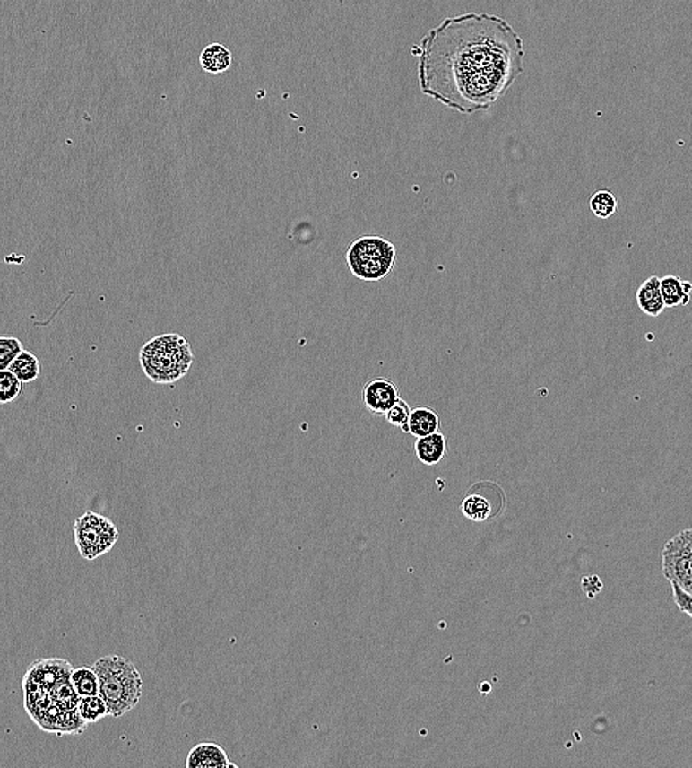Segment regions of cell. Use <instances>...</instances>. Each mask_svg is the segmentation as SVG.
<instances>
[{"label":"cell","instance_id":"cell-19","mask_svg":"<svg viewBox=\"0 0 692 768\" xmlns=\"http://www.w3.org/2000/svg\"><path fill=\"white\" fill-rule=\"evenodd\" d=\"M22 392V381L11 370L0 371V402L9 404Z\"/></svg>","mask_w":692,"mask_h":768},{"label":"cell","instance_id":"cell-21","mask_svg":"<svg viewBox=\"0 0 692 768\" xmlns=\"http://www.w3.org/2000/svg\"><path fill=\"white\" fill-rule=\"evenodd\" d=\"M411 408H409L408 404H406L403 399H399L396 402V406H393L387 414H385V418H387V422L392 424V426L402 427L408 424L409 418H411Z\"/></svg>","mask_w":692,"mask_h":768},{"label":"cell","instance_id":"cell-11","mask_svg":"<svg viewBox=\"0 0 692 768\" xmlns=\"http://www.w3.org/2000/svg\"><path fill=\"white\" fill-rule=\"evenodd\" d=\"M447 452V439L440 432L418 438L415 442L417 458L426 466H436L440 463Z\"/></svg>","mask_w":692,"mask_h":768},{"label":"cell","instance_id":"cell-23","mask_svg":"<svg viewBox=\"0 0 692 768\" xmlns=\"http://www.w3.org/2000/svg\"><path fill=\"white\" fill-rule=\"evenodd\" d=\"M582 589H584V593H586L589 598H597L598 594L601 593V589H602V582H601L600 576H584V580H582Z\"/></svg>","mask_w":692,"mask_h":768},{"label":"cell","instance_id":"cell-2","mask_svg":"<svg viewBox=\"0 0 692 768\" xmlns=\"http://www.w3.org/2000/svg\"><path fill=\"white\" fill-rule=\"evenodd\" d=\"M92 668L99 676V694L111 717L120 719L138 706L143 683L134 662L123 656L107 655L93 662Z\"/></svg>","mask_w":692,"mask_h":768},{"label":"cell","instance_id":"cell-7","mask_svg":"<svg viewBox=\"0 0 692 768\" xmlns=\"http://www.w3.org/2000/svg\"><path fill=\"white\" fill-rule=\"evenodd\" d=\"M401 399L399 388L396 384L384 377H376L368 381L363 388V404L369 413L376 415H385V414L396 406Z\"/></svg>","mask_w":692,"mask_h":768},{"label":"cell","instance_id":"cell-12","mask_svg":"<svg viewBox=\"0 0 692 768\" xmlns=\"http://www.w3.org/2000/svg\"><path fill=\"white\" fill-rule=\"evenodd\" d=\"M440 424H442L440 417L434 409L428 408V406H420V408L413 409L408 424L402 426L401 429L406 433L413 434L415 438H424L428 434L440 432Z\"/></svg>","mask_w":692,"mask_h":768},{"label":"cell","instance_id":"cell-4","mask_svg":"<svg viewBox=\"0 0 692 768\" xmlns=\"http://www.w3.org/2000/svg\"><path fill=\"white\" fill-rule=\"evenodd\" d=\"M346 262L359 280L380 281L396 266V247L380 235H363L351 242Z\"/></svg>","mask_w":692,"mask_h":768},{"label":"cell","instance_id":"cell-20","mask_svg":"<svg viewBox=\"0 0 692 768\" xmlns=\"http://www.w3.org/2000/svg\"><path fill=\"white\" fill-rule=\"evenodd\" d=\"M22 351V343L17 337H0V371L8 370Z\"/></svg>","mask_w":692,"mask_h":768},{"label":"cell","instance_id":"cell-5","mask_svg":"<svg viewBox=\"0 0 692 768\" xmlns=\"http://www.w3.org/2000/svg\"><path fill=\"white\" fill-rule=\"evenodd\" d=\"M74 539L80 555L86 560H95L117 543L118 529L109 519L86 511L75 520Z\"/></svg>","mask_w":692,"mask_h":768},{"label":"cell","instance_id":"cell-22","mask_svg":"<svg viewBox=\"0 0 692 768\" xmlns=\"http://www.w3.org/2000/svg\"><path fill=\"white\" fill-rule=\"evenodd\" d=\"M670 585L671 591H673V598H675L678 609H679L680 612H684L685 615H688L689 618L692 619V596H689L688 593H685L684 589H679L678 585Z\"/></svg>","mask_w":692,"mask_h":768},{"label":"cell","instance_id":"cell-13","mask_svg":"<svg viewBox=\"0 0 692 768\" xmlns=\"http://www.w3.org/2000/svg\"><path fill=\"white\" fill-rule=\"evenodd\" d=\"M232 52L225 45L212 43L200 55L201 68L209 74H221L232 67Z\"/></svg>","mask_w":692,"mask_h":768},{"label":"cell","instance_id":"cell-15","mask_svg":"<svg viewBox=\"0 0 692 768\" xmlns=\"http://www.w3.org/2000/svg\"><path fill=\"white\" fill-rule=\"evenodd\" d=\"M70 680L80 697L99 694V676L92 667H80L73 669Z\"/></svg>","mask_w":692,"mask_h":768},{"label":"cell","instance_id":"cell-8","mask_svg":"<svg viewBox=\"0 0 692 768\" xmlns=\"http://www.w3.org/2000/svg\"><path fill=\"white\" fill-rule=\"evenodd\" d=\"M489 484H479L470 491L465 502H463V511L467 518L474 522H484L488 519L495 518L501 514L504 509V493H499L495 498H489Z\"/></svg>","mask_w":692,"mask_h":768},{"label":"cell","instance_id":"cell-9","mask_svg":"<svg viewBox=\"0 0 692 768\" xmlns=\"http://www.w3.org/2000/svg\"><path fill=\"white\" fill-rule=\"evenodd\" d=\"M185 765L188 768H238L228 760L225 749L213 742H203L192 747Z\"/></svg>","mask_w":692,"mask_h":768},{"label":"cell","instance_id":"cell-3","mask_svg":"<svg viewBox=\"0 0 692 768\" xmlns=\"http://www.w3.org/2000/svg\"><path fill=\"white\" fill-rule=\"evenodd\" d=\"M139 361L152 383L173 384L188 374L194 363V352L186 338L169 333L146 342Z\"/></svg>","mask_w":692,"mask_h":768},{"label":"cell","instance_id":"cell-17","mask_svg":"<svg viewBox=\"0 0 692 768\" xmlns=\"http://www.w3.org/2000/svg\"><path fill=\"white\" fill-rule=\"evenodd\" d=\"M77 711H79L80 719L83 720L86 724L100 721L107 715H109L108 705H107V702L104 701V697L100 696V694L80 697Z\"/></svg>","mask_w":692,"mask_h":768},{"label":"cell","instance_id":"cell-1","mask_svg":"<svg viewBox=\"0 0 692 768\" xmlns=\"http://www.w3.org/2000/svg\"><path fill=\"white\" fill-rule=\"evenodd\" d=\"M412 54L421 92L465 116L497 104L524 72L522 36L490 13L447 18Z\"/></svg>","mask_w":692,"mask_h":768},{"label":"cell","instance_id":"cell-6","mask_svg":"<svg viewBox=\"0 0 692 768\" xmlns=\"http://www.w3.org/2000/svg\"><path fill=\"white\" fill-rule=\"evenodd\" d=\"M662 571L670 584L692 596V529L682 530L666 543Z\"/></svg>","mask_w":692,"mask_h":768},{"label":"cell","instance_id":"cell-18","mask_svg":"<svg viewBox=\"0 0 692 768\" xmlns=\"http://www.w3.org/2000/svg\"><path fill=\"white\" fill-rule=\"evenodd\" d=\"M589 207L593 210V214L600 219H609L618 212V198L609 189H600L591 196Z\"/></svg>","mask_w":692,"mask_h":768},{"label":"cell","instance_id":"cell-16","mask_svg":"<svg viewBox=\"0 0 692 768\" xmlns=\"http://www.w3.org/2000/svg\"><path fill=\"white\" fill-rule=\"evenodd\" d=\"M22 383H31L40 376V361L38 356L29 351H22L8 368Z\"/></svg>","mask_w":692,"mask_h":768},{"label":"cell","instance_id":"cell-14","mask_svg":"<svg viewBox=\"0 0 692 768\" xmlns=\"http://www.w3.org/2000/svg\"><path fill=\"white\" fill-rule=\"evenodd\" d=\"M692 283L680 280L679 276L668 275L662 278V294L666 308L688 305L691 301Z\"/></svg>","mask_w":692,"mask_h":768},{"label":"cell","instance_id":"cell-10","mask_svg":"<svg viewBox=\"0 0 692 768\" xmlns=\"http://www.w3.org/2000/svg\"><path fill=\"white\" fill-rule=\"evenodd\" d=\"M636 301L641 310L648 317L662 315L666 308L663 294H662V280L657 276H650L648 280L644 281L636 292Z\"/></svg>","mask_w":692,"mask_h":768}]
</instances>
